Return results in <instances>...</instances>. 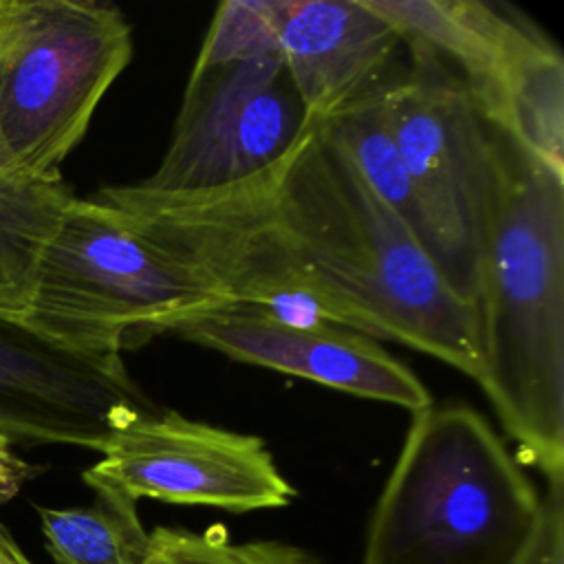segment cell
<instances>
[{
    "instance_id": "6da1fadb",
    "label": "cell",
    "mask_w": 564,
    "mask_h": 564,
    "mask_svg": "<svg viewBox=\"0 0 564 564\" xmlns=\"http://www.w3.org/2000/svg\"><path fill=\"white\" fill-rule=\"evenodd\" d=\"M269 212L339 326L478 379V308L445 284L416 236L370 189L324 123L315 121L271 174Z\"/></svg>"
},
{
    "instance_id": "4fadbf2b",
    "label": "cell",
    "mask_w": 564,
    "mask_h": 564,
    "mask_svg": "<svg viewBox=\"0 0 564 564\" xmlns=\"http://www.w3.org/2000/svg\"><path fill=\"white\" fill-rule=\"evenodd\" d=\"M403 46L366 0H278V48L313 121L379 90Z\"/></svg>"
},
{
    "instance_id": "7a4b0ae2",
    "label": "cell",
    "mask_w": 564,
    "mask_h": 564,
    "mask_svg": "<svg viewBox=\"0 0 564 564\" xmlns=\"http://www.w3.org/2000/svg\"><path fill=\"white\" fill-rule=\"evenodd\" d=\"M491 132L498 185L476 302V381L520 458L549 489H564V176Z\"/></svg>"
},
{
    "instance_id": "ffe728a7",
    "label": "cell",
    "mask_w": 564,
    "mask_h": 564,
    "mask_svg": "<svg viewBox=\"0 0 564 564\" xmlns=\"http://www.w3.org/2000/svg\"><path fill=\"white\" fill-rule=\"evenodd\" d=\"M31 474L33 467L18 458L9 445L0 443V505L9 502Z\"/></svg>"
},
{
    "instance_id": "5bb4252c",
    "label": "cell",
    "mask_w": 564,
    "mask_h": 564,
    "mask_svg": "<svg viewBox=\"0 0 564 564\" xmlns=\"http://www.w3.org/2000/svg\"><path fill=\"white\" fill-rule=\"evenodd\" d=\"M73 198L62 174L0 172V315L24 317L40 260Z\"/></svg>"
},
{
    "instance_id": "ba28073f",
    "label": "cell",
    "mask_w": 564,
    "mask_h": 564,
    "mask_svg": "<svg viewBox=\"0 0 564 564\" xmlns=\"http://www.w3.org/2000/svg\"><path fill=\"white\" fill-rule=\"evenodd\" d=\"M271 174L207 196H156L134 183L108 185L95 200L183 262L231 308L293 326L337 324L275 229L269 212Z\"/></svg>"
},
{
    "instance_id": "44dd1931",
    "label": "cell",
    "mask_w": 564,
    "mask_h": 564,
    "mask_svg": "<svg viewBox=\"0 0 564 564\" xmlns=\"http://www.w3.org/2000/svg\"><path fill=\"white\" fill-rule=\"evenodd\" d=\"M0 564H35L22 546L15 542L13 533L0 522Z\"/></svg>"
},
{
    "instance_id": "e0dca14e",
    "label": "cell",
    "mask_w": 564,
    "mask_h": 564,
    "mask_svg": "<svg viewBox=\"0 0 564 564\" xmlns=\"http://www.w3.org/2000/svg\"><path fill=\"white\" fill-rule=\"evenodd\" d=\"M148 564H324L308 551L278 542H234L223 524L205 531L159 527L150 531Z\"/></svg>"
},
{
    "instance_id": "ac0fdd59",
    "label": "cell",
    "mask_w": 564,
    "mask_h": 564,
    "mask_svg": "<svg viewBox=\"0 0 564 564\" xmlns=\"http://www.w3.org/2000/svg\"><path fill=\"white\" fill-rule=\"evenodd\" d=\"M280 55L278 0H227L207 29L196 55L198 66Z\"/></svg>"
},
{
    "instance_id": "8fae6325",
    "label": "cell",
    "mask_w": 564,
    "mask_h": 564,
    "mask_svg": "<svg viewBox=\"0 0 564 564\" xmlns=\"http://www.w3.org/2000/svg\"><path fill=\"white\" fill-rule=\"evenodd\" d=\"M152 408L123 357L75 352L0 315V443L77 445L101 454Z\"/></svg>"
},
{
    "instance_id": "3957f363",
    "label": "cell",
    "mask_w": 564,
    "mask_h": 564,
    "mask_svg": "<svg viewBox=\"0 0 564 564\" xmlns=\"http://www.w3.org/2000/svg\"><path fill=\"white\" fill-rule=\"evenodd\" d=\"M540 518L533 480L487 419L432 403L412 414L361 564H518Z\"/></svg>"
},
{
    "instance_id": "7402d4cb",
    "label": "cell",
    "mask_w": 564,
    "mask_h": 564,
    "mask_svg": "<svg viewBox=\"0 0 564 564\" xmlns=\"http://www.w3.org/2000/svg\"><path fill=\"white\" fill-rule=\"evenodd\" d=\"M11 167H15V165H13V159H11V154H9V148H7V143H4V137H2V128H0V172H4V170H11Z\"/></svg>"
},
{
    "instance_id": "30bf717a",
    "label": "cell",
    "mask_w": 564,
    "mask_h": 564,
    "mask_svg": "<svg viewBox=\"0 0 564 564\" xmlns=\"http://www.w3.org/2000/svg\"><path fill=\"white\" fill-rule=\"evenodd\" d=\"M93 491L231 513L282 509L297 496L256 434L216 427L154 405L82 474Z\"/></svg>"
},
{
    "instance_id": "9a60e30c",
    "label": "cell",
    "mask_w": 564,
    "mask_h": 564,
    "mask_svg": "<svg viewBox=\"0 0 564 564\" xmlns=\"http://www.w3.org/2000/svg\"><path fill=\"white\" fill-rule=\"evenodd\" d=\"M46 549L55 564H148L150 531L137 502L95 491L88 507L37 509Z\"/></svg>"
},
{
    "instance_id": "2e32d148",
    "label": "cell",
    "mask_w": 564,
    "mask_h": 564,
    "mask_svg": "<svg viewBox=\"0 0 564 564\" xmlns=\"http://www.w3.org/2000/svg\"><path fill=\"white\" fill-rule=\"evenodd\" d=\"M386 84L319 123L346 150L370 189L405 223L425 249V229L416 196L383 117Z\"/></svg>"
},
{
    "instance_id": "52a82bcc",
    "label": "cell",
    "mask_w": 564,
    "mask_h": 564,
    "mask_svg": "<svg viewBox=\"0 0 564 564\" xmlns=\"http://www.w3.org/2000/svg\"><path fill=\"white\" fill-rule=\"evenodd\" d=\"M401 35L445 62L478 110L546 170L564 176V57L529 18L482 0H366Z\"/></svg>"
},
{
    "instance_id": "7c38bea8",
    "label": "cell",
    "mask_w": 564,
    "mask_h": 564,
    "mask_svg": "<svg viewBox=\"0 0 564 564\" xmlns=\"http://www.w3.org/2000/svg\"><path fill=\"white\" fill-rule=\"evenodd\" d=\"M172 335L242 364L302 377L412 414L432 405L430 390L403 361L377 339L346 326H293L260 313L223 308L178 326Z\"/></svg>"
},
{
    "instance_id": "9c48e42d",
    "label": "cell",
    "mask_w": 564,
    "mask_h": 564,
    "mask_svg": "<svg viewBox=\"0 0 564 564\" xmlns=\"http://www.w3.org/2000/svg\"><path fill=\"white\" fill-rule=\"evenodd\" d=\"M313 123L280 55L194 64L170 145L134 185L156 196L245 187L269 176Z\"/></svg>"
},
{
    "instance_id": "d6986e66",
    "label": "cell",
    "mask_w": 564,
    "mask_h": 564,
    "mask_svg": "<svg viewBox=\"0 0 564 564\" xmlns=\"http://www.w3.org/2000/svg\"><path fill=\"white\" fill-rule=\"evenodd\" d=\"M518 564H564V489H546L538 531Z\"/></svg>"
},
{
    "instance_id": "277c9868",
    "label": "cell",
    "mask_w": 564,
    "mask_h": 564,
    "mask_svg": "<svg viewBox=\"0 0 564 564\" xmlns=\"http://www.w3.org/2000/svg\"><path fill=\"white\" fill-rule=\"evenodd\" d=\"M231 304L110 207L73 198L37 269L22 317L42 337L93 357H121Z\"/></svg>"
},
{
    "instance_id": "8992f818",
    "label": "cell",
    "mask_w": 564,
    "mask_h": 564,
    "mask_svg": "<svg viewBox=\"0 0 564 564\" xmlns=\"http://www.w3.org/2000/svg\"><path fill=\"white\" fill-rule=\"evenodd\" d=\"M410 53L412 64L383 88V117L416 196L425 251L445 284L476 306L498 185L494 132L445 62Z\"/></svg>"
},
{
    "instance_id": "5b68a950",
    "label": "cell",
    "mask_w": 564,
    "mask_h": 564,
    "mask_svg": "<svg viewBox=\"0 0 564 564\" xmlns=\"http://www.w3.org/2000/svg\"><path fill=\"white\" fill-rule=\"evenodd\" d=\"M132 57L119 7L95 0H0V128L13 165L59 174Z\"/></svg>"
}]
</instances>
